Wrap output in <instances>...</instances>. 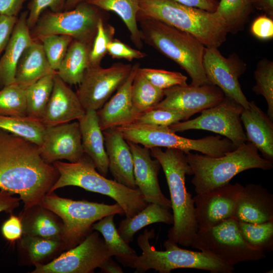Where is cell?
Wrapping results in <instances>:
<instances>
[{
	"mask_svg": "<svg viewBox=\"0 0 273 273\" xmlns=\"http://www.w3.org/2000/svg\"><path fill=\"white\" fill-rule=\"evenodd\" d=\"M186 155L194 175L191 181L197 194L228 184L245 170L254 168L269 170L273 168V162L262 157L257 149L249 142L220 157L190 152Z\"/></svg>",
	"mask_w": 273,
	"mask_h": 273,
	"instance_id": "5",
	"label": "cell"
},
{
	"mask_svg": "<svg viewBox=\"0 0 273 273\" xmlns=\"http://www.w3.org/2000/svg\"><path fill=\"white\" fill-rule=\"evenodd\" d=\"M191 247L234 266L266 257L264 252L252 247L243 239L237 221L232 218L210 228L199 229Z\"/></svg>",
	"mask_w": 273,
	"mask_h": 273,
	"instance_id": "10",
	"label": "cell"
},
{
	"mask_svg": "<svg viewBox=\"0 0 273 273\" xmlns=\"http://www.w3.org/2000/svg\"><path fill=\"white\" fill-rule=\"evenodd\" d=\"M155 236L154 229H146L137 238V244L142 250L137 256L133 268L135 272H145L154 269L160 273H170L177 268H193L212 273H232L235 267L202 251L181 248L178 244L167 239L164 243L165 250L156 249L150 243Z\"/></svg>",
	"mask_w": 273,
	"mask_h": 273,
	"instance_id": "7",
	"label": "cell"
},
{
	"mask_svg": "<svg viewBox=\"0 0 273 273\" xmlns=\"http://www.w3.org/2000/svg\"><path fill=\"white\" fill-rule=\"evenodd\" d=\"M244 186L229 183L203 193L193 200L198 230L210 228L232 218L237 199Z\"/></svg>",
	"mask_w": 273,
	"mask_h": 273,
	"instance_id": "17",
	"label": "cell"
},
{
	"mask_svg": "<svg viewBox=\"0 0 273 273\" xmlns=\"http://www.w3.org/2000/svg\"><path fill=\"white\" fill-rule=\"evenodd\" d=\"M84 154L93 162L98 171L106 177L109 170L103 131L102 130L96 111H85L78 119Z\"/></svg>",
	"mask_w": 273,
	"mask_h": 273,
	"instance_id": "26",
	"label": "cell"
},
{
	"mask_svg": "<svg viewBox=\"0 0 273 273\" xmlns=\"http://www.w3.org/2000/svg\"><path fill=\"white\" fill-rule=\"evenodd\" d=\"M250 31L256 38L267 40L273 37L272 19L266 15L256 18L251 24Z\"/></svg>",
	"mask_w": 273,
	"mask_h": 273,
	"instance_id": "47",
	"label": "cell"
},
{
	"mask_svg": "<svg viewBox=\"0 0 273 273\" xmlns=\"http://www.w3.org/2000/svg\"><path fill=\"white\" fill-rule=\"evenodd\" d=\"M46 127L41 120L28 115H0V129L22 138L39 146Z\"/></svg>",
	"mask_w": 273,
	"mask_h": 273,
	"instance_id": "33",
	"label": "cell"
},
{
	"mask_svg": "<svg viewBox=\"0 0 273 273\" xmlns=\"http://www.w3.org/2000/svg\"><path fill=\"white\" fill-rule=\"evenodd\" d=\"M138 15L162 21L187 32L207 48H218L229 33L226 24L216 12H210L172 0H138Z\"/></svg>",
	"mask_w": 273,
	"mask_h": 273,
	"instance_id": "4",
	"label": "cell"
},
{
	"mask_svg": "<svg viewBox=\"0 0 273 273\" xmlns=\"http://www.w3.org/2000/svg\"><path fill=\"white\" fill-rule=\"evenodd\" d=\"M59 217L63 222L61 241L64 249L72 248L83 241L93 230V224L110 214H124L117 203L75 201L47 193L39 204Z\"/></svg>",
	"mask_w": 273,
	"mask_h": 273,
	"instance_id": "8",
	"label": "cell"
},
{
	"mask_svg": "<svg viewBox=\"0 0 273 273\" xmlns=\"http://www.w3.org/2000/svg\"><path fill=\"white\" fill-rule=\"evenodd\" d=\"M35 39L41 42L50 64L57 71L73 38L68 35L51 34L40 36Z\"/></svg>",
	"mask_w": 273,
	"mask_h": 273,
	"instance_id": "40",
	"label": "cell"
},
{
	"mask_svg": "<svg viewBox=\"0 0 273 273\" xmlns=\"http://www.w3.org/2000/svg\"><path fill=\"white\" fill-rule=\"evenodd\" d=\"M133 158V175L135 185L147 203H154L170 209V199L162 193L158 180L161 167L153 159L150 150L139 144L127 141Z\"/></svg>",
	"mask_w": 273,
	"mask_h": 273,
	"instance_id": "19",
	"label": "cell"
},
{
	"mask_svg": "<svg viewBox=\"0 0 273 273\" xmlns=\"http://www.w3.org/2000/svg\"><path fill=\"white\" fill-rule=\"evenodd\" d=\"M18 19L17 16L0 14V54L7 46Z\"/></svg>",
	"mask_w": 273,
	"mask_h": 273,
	"instance_id": "49",
	"label": "cell"
},
{
	"mask_svg": "<svg viewBox=\"0 0 273 273\" xmlns=\"http://www.w3.org/2000/svg\"><path fill=\"white\" fill-rule=\"evenodd\" d=\"M243 109L234 100L224 96L218 104L201 111L199 116L168 127L175 132L190 129L210 131L228 139L238 147L247 141L240 118Z\"/></svg>",
	"mask_w": 273,
	"mask_h": 273,
	"instance_id": "12",
	"label": "cell"
},
{
	"mask_svg": "<svg viewBox=\"0 0 273 273\" xmlns=\"http://www.w3.org/2000/svg\"><path fill=\"white\" fill-rule=\"evenodd\" d=\"M58 177L38 146L0 129V189L19 195L25 210L39 205Z\"/></svg>",
	"mask_w": 273,
	"mask_h": 273,
	"instance_id": "1",
	"label": "cell"
},
{
	"mask_svg": "<svg viewBox=\"0 0 273 273\" xmlns=\"http://www.w3.org/2000/svg\"><path fill=\"white\" fill-rule=\"evenodd\" d=\"M113 256L98 231L92 232L80 243L51 262L35 264L32 273H92Z\"/></svg>",
	"mask_w": 273,
	"mask_h": 273,
	"instance_id": "13",
	"label": "cell"
},
{
	"mask_svg": "<svg viewBox=\"0 0 273 273\" xmlns=\"http://www.w3.org/2000/svg\"><path fill=\"white\" fill-rule=\"evenodd\" d=\"M13 194L7 191L0 190V212L4 211L12 213L19 205L20 198L14 197Z\"/></svg>",
	"mask_w": 273,
	"mask_h": 273,
	"instance_id": "50",
	"label": "cell"
},
{
	"mask_svg": "<svg viewBox=\"0 0 273 273\" xmlns=\"http://www.w3.org/2000/svg\"><path fill=\"white\" fill-rule=\"evenodd\" d=\"M126 141L150 149L154 147L174 148L186 154L196 151L204 155L217 157L236 149L237 147L228 139L207 136L191 139L177 135L168 126L133 122L117 127Z\"/></svg>",
	"mask_w": 273,
	"mask_h": 273,
	"instance_id": "9",
	"label": "cell"
},
{
	"mask_svg": "<svg viewBox=\"0 0 273 273\" xmlns=\"http://www.w3.org/2000/svg\"><path fill=\"white\" fill-rule=\"evenodd\" d=\"M232 218L257 223L273 220V195L261 185H246L237 199Z\"/></svg>",
	"mask_w": 273,
	"mask_h": 273,
	"instance_id": "22",
	"label": "cell"
},
{
	"mask_svg": "<svg viewBox=\"0 0 273 273\" xmlns=\"http://www.w3.org/2000/svg\"><path fill=\"white\" fill-rule=\"evenodd\" d=\"M180 4L200 9L210 12H215L218 2L216 0H172Z\"/></svg>",
	"mask_w": 273,
	"mask_h": 273,
	"instance_id": "52",
	"label": "cell"
},
{
	"mask_svg": "<svg viewBox=\"0 0 273 273\" xmlns=\"http://www.w3.org/2000/svg\"><path fill=\"white\" fill-rule=\"evenodd\" d=\"M256 84L253 90L262 96L267 103V115L273 121V62L266 59L260 60L254 71Z\"/></svg>",
	"mask_w": 273,
	"mask_h": 273,
	"instance_id": "39",
	"label": "cell"
},
{
	"mask_svg": "<svg viewBox=\"0 0 273 273\" xmlns=\"http://www.w3.org/2000/svg\"><path fill=\"white\" fill-rule=\"evenodd\" d=\"M186 115L173 110L153 108L139 115L135 122L154 125L169 126L171 124L186 120Z\"/></svg>",
	"mask_w": 273,
	"mask_h": 273,
	"instance_id": "44",
	"label": "cell"
},
{
	"mask_svg": "<svg viewBox=\"0 0 273 273\" xmlns=\"http://www.w3.org/2000/svg\"><path fill=\"white\" fill-rule=\"evenodd\" d=\"M152 157L160 163L168 186L173 217L168 239L183 247L192 246L198 231L193 198L188 192L186 175H192L186 154L181 150L160 147L150 149Z\"/></svg>",
	"mask_w": 273,
	"mask_h": 273,
	"instance_id": "2",
	"label": "cell"
},
{
	"mask_svg": "<svg viewBox=\"0 0 273 273\" xmlns=\"http://www.w3.org/2000/svg\"><path fill=\"white\" fill-rule=\"evenodd\" d=\"M139 71L152 84L162 90L187 84V77L178 72L141 67Z\"/></svg>",
	"mask_w": 273,
	"mask_h": 273,
	"instance_id": "43",
	"label": "cell"
},
{
	"mask_svg": "<svg viewBox=\"0 0 273 273\" xmlns=\"http://www.w3.org/2000/svg\"><path fill=\"white\" fill-rule=\"evenodd\" d=\"M87 0H67L64 11L73 9L79 4L86 2Z\"/></svg>",
	"mask_w": 273,
	"mask_h": 273,
	"instance_id": "55",
	"label": "cell"
},
{
	"mask_svg": "<svg viewBox=\"0 0 273 273\" xmlns=\"http://www.w3.org/2000/svg\"><path fill=\"white\" fill-rule=\"evenodd\" d=\"M85 113L76 92L56 73L52 92L41 121L46 127L79 119Z\"/></svg>",
	"mask_w": 273,
	"mask_h": 273,
	"instance_id": "20",
	"label": "cell"
},
{
	"mask_svg": "<svg viewBox=\"0 0 273 273\" xmlns=\"http://www.w3.org/2000/svg\"><path fill=\"white\" fill-rule=\"evenodd\" d=\"M56 73L44 76L25 88L27 115L41 120L52 92Z\"/></svg>",
	"mask_w": 273,
	"mask_h": 273,
	"instance_id": "35",
	"label": "cell"
},
{
	"mask_svg": "<svg viewBox=\"0 0 273 273\" xmlns=\"http://www.w3.org/2000/svg\"><path fill=\"white\" fill-rule=\"evenodd\" d=\"M28 11L22 12L18 17L11 37L0 59V86L15 82L18 63L24 50L33 39L27 24Z\"/></svg>",
	"mask_w": 273,
	"mask_h": 273,
	"instance_id": "25",
	"label": "cell"
},
{
	"mask_svg": "<svg viewBox=\"0 0 273 273\" xmlns=\"http://www.w3.org/2000/svg\"><path fill=\"white\" fill-rule=\"evenodd\" d=\"M132 65L116 63L109 67L89 66L76 94L85 111H98L129 75Z\"/></svg>",
	"mask_w": 273,
	"mask_h": 273,
	"instance_id": "14",
	"label": "cell"
},
{
	"mask_svg": "<svg viewBox=\"0 0 273 273\" xmlns=\"http://www.w3.org/2000/svg\"><path fill=\"white\" fill-rule=\"evenodd\" d=\"M0 115H27L25 88L15 82L0 90Z\"/></svg>",
	"mask_w": 273,
	"mask_h": 273,
	"instance_id": "38",
	"label": "cell"
},
{
	"mask_svg": "<svg viewBox=\"0 0 273 273\" xmlns=\"http://www.w3.org/2000/svg\"><path fill=\"white\" fill-rule=\"evenodd\" d=\"M240 118L247 141L262 154L264 158L273 162L272 120L253 101L249 102L248 108H243Z\"/></svg>",
	"mask_w": 273,
	"mask_h": 273,
	"instance_id": "24",
	"label": "cell"
},
{
	"mask_svg": "<svg viewBox=\"0 0 273 273\" xmlns=\"http://www.w3.org/2000/svg\"><path fill=\"white\" fill-rule=\"evenodd\" d=\"M173 222L170 209L150 203L133 217L122 220L117 229L123 240L129 244L133 241L135 234L147 225L155 223L172 224Z\"/></svg>",
	"mask_w": 273,
	"mask_h": 273,
	"instance_id": "29",
	"label": "cell"
},
{
	"mask_svg": "<svg viewBox=\"0 0 273 273\" xmlns=\"http://www.w3.org/2000/svg\"><path fill=\"white\" fill-rule=\"evenodd\" d=\"M21 219L24 235L39 237L61 241L63 224L59 222L54 213L40 205L31 208Z\"/></svg>",
	"mask_w": 273,
	"mask_h": 273,
	"instance_id": "30",
	"label": "cell"
},
{
	"mask_svg": "<svg viewBox=\"0 0 273 273\" xmlns=\"http://www.w3.org/2000/svg\"><path fill=\"white\" fill-rule=\"evenodd\" d=\"M164 99L153 108L175 111L189 118L217 105L224 97L223 92L212 84L175 85L164 89Z\"/></svg>",
	"mask_w": 273,
	"mask_h": 273,
	"instance_id": "16",
	"label": "cell"
},
{
	"mask_svg": "<svg viewBox=\"0 0 273 273\" xmlns=\"http://www.w3.org/2000/svg\"><path fill=\"white\" fill-rule=\"evenodd\" d=\"M114 215H108L97 221L93 224V229L102 234L108 248L118 262L124 267L133 268L138 255L119 234Z\"/></svg>",
	"mask_w": 273,
	"mask_h": 273,
	"instance_id": "31",
	"label": "cell"
},
{
	"mask_svg": "<svg viewBox=\"0 0 273 273\" xmlns=\"http://www.w3.org/2000/svg\"><path fill=\"white\" fill-rule=\"evenodd\" d=\"M252 7L273 18V0H250Z\"/></svg>",
	"mask_w": 273,
	"mask_h": 273,
	"instance_id": "53",
	"label": "cell"
},
{
	"mask_svg": "<svg viewBox=\"0 0 273 273\" xmlns=\"http://www.w3.org/2000/svg\"><path fill=\"white\" fill-rule=\"evenodd\" d=\"M26 0H0V14L17 16Z\"/></svg>",
	"mask_w": 273,
	"mask_h": 273,
	"instance_id": "51",
	"label": "cell"
},
{
	"mask_svg": "<svg viewBox=\"0 0 273 273\" xmlns=\"http://www.w3.org/2000/svg\"><path fill=\"white\" fill-rule=\"evenodd\" d=\"M92 43L73 39L70 44L58 75L67 84H79L89 66V53Z\"/></svg>",
	"mask_w": 273,
	"mask_h": 273,
	"instance_id": "28",
	"label": "cell"
},
{
	"mask_svg": "<svg viewBox=\"0 0 273 273\" xmlns=\"http://www.w3.org/2000/svg\"><path fill=\"white\" fill-rule=\"evenodd\" d=\"M203 64L206 76L211 84L218 87L224 93L248 108L249 101L244 94L239 79L246 70V64L234 53L224 57L217 48L205 47Z\"/></svg>",
	"mask_w": 273,
	"mask_h": 273,
	"instance_id": "15",
	"label": "cell"
},
{
	"mask_svg": "<svg viewBox=\"0 0 273 273\" xmlns=\"http://www.w3.org/2000/svg\"><path fill=\"white\" fill-rule=\"evenodd\" d=\"M139 68L135 74L131 88L132 105L139 115L153 109L164 96V90L152 84L141 73Z\"/></svg>",
	"mask_w": 273,
	"mask_h": 273,
	"instance_id": "34",
	"label": "cell"
},
{
	"mask_svg": "<svg viewBox=\"0 0 273 273\" xmlns=\"http://www.w3.org/2000/svg\"><path fill=\"white\" fill-rule=\"evenodd\" d=\"M104 272L106 273H122V269L119 265L115 262L111 257L108 259L100 268Z\"/></svg>",
	"mask_w": 273,
	"mask_h": 273,
	"instance_id": "54",
	"label": "cell"
},
{
	"mask_svg": "<svg viewBox=\"0 0 273 273\" xmlns=\"http://www.w3.org/2000/svg\"><path fill=\"white\" fill-rule=\"evenodd\" d=\"M86 2L104 11H112L122 20L128 30L130 38L137 48L143 47L137 15L140 7L138 0H87Z\"/></svg>",
	"mask_w": 273,
	"mask_h": 273,
	"instance_id": "32",
	"label": "cell"
},
{
	"mask_svg": "<svg viewBox=\"0 0 273 273\" xmlns=\"http://www.w3.org/2000/svg\"><path fill=\"white\" fill-rule=\"evenodd\" d=\"M140 67L132 65L131 71L116 94L97 111L102 131L135 122L139 114L134 111L131 100V88L135 74Z\"/></svg>",
	"mask_w": 273,
	"mask_h": 273,
	"instance_id": "21",
	"label": "cell"
},
{
	"mask_svg": "<svg viewBox=\"0 0 273 273\" xmlns=\"http://www.w3.org/2000/svg\"><path fill=\"white\" fill-rule=\"evenodd\" d=\"M56 73L49 62L41 42L33 39L24 50L18 63L15 82L25 88L42 77Z\"/></svg>",
	"mask_w": 273,
	"mask_h": 273,
	"instance_id": "27",
	"label": "cell"
},
{
	"mask_svg": "<svg viewBox=\"0 0 273 273\" xmlns=\"http://www.w3.org/2000/svg\"><path fill=\"white\" fill-rule=\"evenodd\" d=\"M217 1V0H216Z\"/></svg>",
	"mask_w": 273,
	"mask_h": 273,
	"instance_id": "56",
	"label": "cell"
},
{
	"mask_svg": "<svg viewBox=\"0 0 273 273\" xmlns=\"http://www.w3.org/2000/svg\"><path fill=\"white\" fill-rule=\"evenodd\" d=\"M252 7L250 0H220L215 12L224 20L229 33H235L243 29Z\"/></svg>",
	"mask_w": 273,
	"mask_h": 273,
	"instance_id": "36",
	"label": "cell"
},
{
	"mask_svg": "<svg viewBox=\"0 0 273 273\" xmlns=\"http://www.w3.org/2000/svg\"><path fill=\"white\" fill-rule=\"evenodd\" d=\"M67 0H30L28 4L27 24L32 28L36 24L43 11L49 8L54 12L64 10Z\"/></svg>",
	"mask_w": 273,
	"mask_h": 273,
	"instance_id": "45",
	"label": "cell"
},
{
	"mask_svg": "<svg viewBox=\"0 0 273 273\" xmlns=\"http://www.w3.org/2000/svg\"><path fill=\"white\" fill-rule=\"evenodd\" d=\"M52 164L58 171L59 177L48 193L66 186H76L106 195L122 208L127 218L138 214L148 204L138 188H130L100 174L85 154L77 162L58 160Z\"/></svg>",
	"mask_w": 273,
	"mask_h": 273,
	"instance_id": "6",
	"label": "cell"
},
{
	"mask_svg": "<svg viewBox=\"0 0 273 273\" xmlns=\"http://www.w3.org/2000/svg\"><path fill=\"white\" fill-rule=\"evenodd\" d=\"M136 19L142 41L185 70L192 79L191 84H211L203 64L205 47L198 39L157 19L139 15Z\"/></svg>",
	"mask_w": 273,
	"mask_h": 273,
	"instance_id": "3",
	"label": "cell"
},
{
	"mask_svg": "<svg viewBox=\"0 0 273 273\" xmlns=\"http://www.w3.org/2000/svg\"><path fill=\"white\" fill-rule=\"evenodd\" d=\"M104 11L86 2L73 9L58 12L47 11L41 14L30 29L33 39L42 35L59 34L93 43L99 20Z\"/></svg>",
	"mask_w": 273,
	"mask_h": 273,
	"instance_id": "11",
	"label": "cell"
},
{
	"mask_svg": "<svg viewBox=\"0 0 273 273\" xmlns=\"http://www.w3.org/2000/svg\"><path fill=\"white\" fill-rule=\"evenodd\" d=\"M107 54L113 59H124L128 61L141 59L146 54L133 49L117 39H113L108 44Z\"/></svg>",
	"mask_w": 273,
	"mask_h": 273,
	"instance_id": "46",
	"label": "cell"
},
{
	"mask_svg": "<svg viewBox=\"0 0 273 273\" xmlns=\"http://www.w3.org/2000/svg\"><path fill=\"white\" fill-rule=\"evenodd\" d=\"M2 233L4 238L11 242H14L20 239L23 234L21 218L11 215L3 224Z\"/></svg>",
	"mask_w": 273,
	"mask_h": 273,
	"instance_id": "48",
	"label": "cell"
},
{
	"mask_svg": "<svg viewBox=\"0 0 273 273\" xmlns=\"http://www.w3.org/2000/svg\"><path fill=\"white\" fill-rule=\"evenodd\" d=\"M109 170L114 180L131 189H137L133 175L132 153L127 142L116 128L103 131Z\"/></svg>",
	"mask_w": 273,
	"mask_h": 273,
	"instance_id": "23",
	"label": "cell"
},
{
	"mask_svg": "<svg viewBox=\"0 0 273 273\" xmlns=\"http://www.w3.org/2000/svg\"><path fill=\"white\" fill-rule=\"evenodd\" d=\"M237 222L242 237L249 245L265 253L273 250V220L257 223Z\"/></svg>",
	"mask_w": 273,
	"mask_h": 273,
	"instance_id": "37",
	"label": "cell"
},
{
	"mask_svg": "<svg viewBox=\"0 0 273 273\" xmlns=\"http://www.w3.org/2000/svg\"><path fill=\"white\" fill-rule=\"evenodd\" d=\"M38 150L43 159L50 164L61 159L69 162L79 161L85 154L78 121L46 127Z\"/></svg>",
	"mask_w": 273,
	"mask_h": 273,
	"instance_id": "18",
	"label": "cell"
},
{
	"mask_svg": "<svg viewBox=\"0 0 273 273\" xmlns=\"http://www.w3.org/2000/svg\"><path fill=\"white\" fill-rule=\"evenodd\" d=\"M105 18L101 19L89 53V66L101 65V61L107 54L108 43L114 39L115 28L106 23Z\"/></svg>",
	"mask_w": 273,
	"mask_h": 273,
	"instance_id": "42",
	"label": "cell"
},
{
	"mask_svg": "<svg viewBox=\"0 0 273 273\" xmlns=\"http://www.w3.org/2000/svg\"><path fill=\"white\" fill-rule=\"evenodd\" d=\"M21 246L30 260L36 263L50 255L62 246L61 240L24 235Z\"/></svg>",
	"mask_w": 273,
	"mask_h": 273,
	"instance_id": "41",
	"label": "cell"
}]
</instances>
